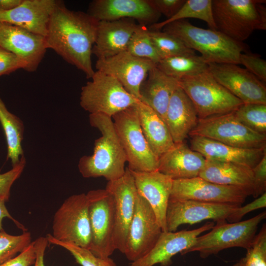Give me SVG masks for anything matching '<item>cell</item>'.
<instances>
[{"label": "cell", "mask_w": 266, "mask_h": 266, "mask_svg": "<svg viewBox=\"0 0 266 266\" xmlns=\"http://www.w3.org/2000/svg\"><path fill=\"white\" fill-rule=\"evenodd\" d=\"M98 22L87 13L67 8L60 0L50 19L46 47L91 78L95 73L91 55Z\"/></svg>", "instance_id": "1"}, {"label": "cell", "mask_w": 266, "mask_h": 266, "mask_svg": "<svg viewBox=\"0 0 266 266\" xmlns=\"http://www.w3.org/2000/svg\"><path fill=\"white\" fill-rule=\"evenodd\" d=\"M89 122L101 136L95 141L93 154L80 159L78 167L80 174L84 178L103 177L108 181L120 178L125 172L127 158L112 118L91 114Z\"/></svg>", "instance_id": "2"}, {"label": "cell", "mask_w": 266, "mask_h": 266, "mask_svg": "<svg viewBox=\"0 0 266 266\" xmlns=\"http://www.w3.org/2000/svg\"><path fill=\"white\" fill-rule=\"evenodd\" d=\"M163 31L173 34L189 48L199 51L207 63L239 64L240 55L247 46L236 41L217 30L196 27L186 20L165 25Z\"/></svg>", "instance_id": "3"}, {"label": "cell", "mask_w": 266, "mask_h": 266, "mask_svg": "<svg viewBox=\"0 0 266 266\" xmlns=\"http://www.w3.org/2000/svg\"><path fill=\"white\" fill-rule=\"evenodd\" d=\"M265 0H212L216 30L243 42L256 30H266Z\"/></svg>", "instance_id": "4"}, {"label": "cell", "mask_w": 266, "mask_h": 266, "mask_svg": "<svg viewBox=\"0 0 266 266\" xmlns=\"http://www.w3.org/2000/svg\"><path fill=\"white\" fill-rule=\"evenodd\" d=\"M266 217L265 211L243 221L216 223L209 233L197 237L192 244L181 254L198 251L201 258H206L232 247L247 250L254 240L259 224Z\"/></svg>", "instance_id": "5"}, {"label": "cell", "mask_w": 266, "mask_h": 266, "mask_svg": "<svg viewBox=\"0 0 266 266\" xmlns=\"http://www.w3.org/2000/svg\"><path fill=\"white\" fill-rule=\"evenodd\" d=\"M178 83L193 102L200 119L234 111L243 104L208 71L179 79Z\"/></svg>", "instance_id": "6"}, {"label": "cell", "mask_w": 266, "mask_h": 266, "mask_svg": "<svg viewBox=\"0 0 266 266\" xmlns=\"http://www.w3.org/2000/svg\"><path fill=\"white\" fill-rule=\"evenodd\" d=\"M81 88L80 106L91 114L111 118L135 105L138 100L129 93L114 77L97 70Z\"/></svg>", "instance_id": "7"}, {"label": "cell", "mask_w": 266, "mask_h": 266, "mask_svg": "<svg viewBox=\"0 0 266 266\" xmlns=\"http://www.w3.org/2000/svg\"><path fill=\"white\" fill-rule=\"evenodd\" d=\"M112 118L126 154L128 167L141 172L158 170L159 158L144 136L135 105L117 113Z\"/></svg>", "instance_id": "8"}, {"label": "cell", "mask_w": 266, "mask_h": 266, "mask_svg": "<svg viewBox=\"0 0 266 266\" xmlns=\"http://www.w3.org/2000/svg\"><path fill=\"white\" fill-rule=\"evenodd\" d=\"M189 136H198L239 148H266V135L259 133L240 122L234 111L199 118Z\"/></svg>", "instance_id": "9"}, {"label": "cell", "mask_w": 266, "mask_h": 266, "mask_svg": "<svg viewBox=\"0 0 266 266\" xmlns=\"http://www.w3.org/2000/svg\"><path fill=\"white\" fill-rule=\"evenodd\" d=\"M86 196L91 230L89 250L95 256L106 259L116 250L113 241L114 199L105 189L91 190Z\"/></svg>", "instance_id": "10"}, {"label": "cell", "mask_w": 266, "mask_h": 266, "mask_svg": "<svg viewBox=\"0 0 266 266\" xmlns=\"http://www.w3.org/2000/svg\"><path fill=\"white\" fill-rule=\"evenodd\" d=\"M52 230L54 239L89 249L91 230L86 194L73 195L64 200L54 215Z\"/></svg>", "instance_id": "11"}, {"label": "cell", "mask_w": 266, "mask_h": 266, "mask_svg": "<svg viewBox=\"0 0 266 266\" xmlns=\"http://www.w3.org/2000/svg\"><path fill=\"white\" fill-rule=\"evenodd\" d=\"M162 232L151 206L138 194L124 252L127 259L133 262L147 254Z\"/></svg>", "instance_id": "12"}, {"label": "cell", "mask_w": 266, "mask_h": 266, "mask_svg": "<svg viewBox=\"0 0 266 266\" xmlns=\"http://www.w3.org/2000/svg\"><path fill=\"white\" fill-rule=\"evenodd\" d=\"M250 193L242 188L214 183L200 177L173 180L169 200H193L241 205Z\"/></svg>", "instance_id": "13"}, {"label": "cell", "mask_w": 266, "mask_h": 266, "mask_svg": "<svg viewBox=\"0 0 266 266\" xmlns=\"http://www.w3.org/2000/svg\"><path fill=\"white\" fill-rule=\"evenodd\" d=\"M208 72L244 104H266V84L246 69L230 63H208Z\"/></svg>", "instance_id": "14"}, {"label": "cell", "mask_w": 266, "mask_h": 266, "mask_svg": "<svg viewBox=\"0 0 266 266\" xmlns=\"http://www.w3.org/2000/svg\"><path fill=\"white\" fill-rule=\"evenodd\" d=\"M105 189L114 199V246L116 250L124 254L138 195L134 178L130 169L126 167L124 174L120 178L108 181Z\"/></svg>", "instance_id": "15"}, {"label": "cell", "mask_w": 266, "mask_h": 266, "mask_svg": "<svg viewBox=\"0 0 266 266\" xmlns=\"http://www.w3.org/2000/svg\"><path fill=\"white\" fill-rule=\"evenodd\" d=\"M241 205L205 202L193 200H169L166 214L167 232H174L183 224L193 225L205 220L226 221Z\"/></svg>", "instance_id": "16"}, {"label": "cell", "mask_w": 266, "mask_h": 266, "mask_svg": "<svg viewBox=\"0 0 266 266\" xmlns=\"http://www.w3.org/2000/svg\"><path fill=\"white\" fill-rule=\"evenodd\" d=\"M156 66L153 62L135 57L126 51L111 57L98 59L96 63L97 70L115 78L129 93L138 100L142 84L149 71Z\"/></svg>", "instance_id": "17"}, {"label": "cell", "mask_w": 266, "mask_h": 266, "mask_svg": "<svg viewBox=\"0 0 266 266\" xmlns=\"http://www.w3.org/2000/svg\"><path fill=\"white\" fill-rule=\"evenodd\" d=\"M87 13L98 21L132 18L145 27L157 23L161 15L150 0H94Z\"/></svg>", "instance_id": "18"}, {"label": "cell", "mask_w": 266, "mask_h": 266, "mask_svg": "<svg viewBox=\"0 0 266 266\" xmlns=\"http://www.w3.org/2000/svg\"><path fill=\"white\" fill-rule=\"evenodd\" d=\"M0 47L21 59L26 64V70L30 72L37 69L47 49L44 36L1 22Z\"/></svg>", "instance_id": "19"}, {"label": "cell", "mask_w": 266, "mask_h": 266, "mask_svg": "<svg viewBox=\"0 0 266 266\" xmlns=\"http://www.w3.org/2000/svg\"><path fill=\"white\" fill-rule=\"evenodd\" d=\"M214 225V222H207L200 228L192 230L162 232L151 250L142 258L131 262L129 266H153L157 264L169 266L172 263L173 256L187 249L197 237L211 230Z\"/></svg>", "instance_id": "20"}, {"label": "cell", "mask_w": 266, "mask_h": 266, "mask_svg": "<svg viewBox=\"0 0 266 266\" xmlns=\"http://www.w3.org/2000/svg\"><path fill=\"white\" fill-rule=\"evenodd\" d=\"M130 170L138 194L151 206L162 232H167L166 214L173 180L158 170L141 172Z\"/></svg>", "instance_id": "21"}, {"label": "cell", "mask_w": 266, "mask_h": 266, "mask_svg": "<svg viewBox=\"0 0 266 266\" xmlns=\"http://www.w3.org/2000/svg\"><path fill=\"white\" fill-rule=\"evenodd\" d=\"M60 0H23L16 8L0 12V22L45 37L51 16Z\"/></svg>", "instance_id": "22"}, {"label": "cell", "mask_w": 266, "mask_h": 266, "mask_svg": "<svg viewBox=\"0 0 266 266\" xmlns=\"http://www.w3.org/2000/svg\"><path fill=\"white\" fill-rule=\"evenodd\" d=\"M139 26L132 18L99 21L92 54L98 59H102L126 51L132 36Z\"/></svg>", "instance_id": "23"}, {"label": "cell", "mask_w": 266, "mask_h": 266, "mask_svg": "<svg viewBox=\"0 0 266 266\" xmlns=\"http://www.w3.org/2000/svg\"><path fill=\"white\" fill-rule=\"evenodd\" d=\"M190 137V148L206 160L232 163L253 168L266 154V148H243L201 136Z\"/></svg>", "instance_id": "24"}, {"label": "cell", "mask_w": 266, "mask_h": 266, "mask_svg": "<svg viewBox=\"0 0 266 266\" xmlns=\"http://www.w3.org/2000/svg\"><path fill=\"white\" fill-rule=\"evenodd\" d=\"M206 162L200 153L184 142L174 146L159 158L158 170L172 180L198 177Z\"/></svg>", "instance_id": "25"}, {"label": "cell", "mask_w": 266, "mask_h": 266, "mask_svg": "<svg viewBox=\"0 0 266 266\" xmlns=\"http://www.w3.org/2000/svg\"><path fill=\"white\" fill-rule=\"evenodd\" d=\"M198 119L193 102L178 86L171 97L165 117V122L175 144L184 142L197 125Z\"/></svg>", "instance_id": "26"}, {"label": "cell", "mask_w": 266, "mask_h": 266, "mask_svg": "<svg viewBox=\"0 0 266 266\" xmlns=\"http://www.w3.org/2000/svg\"><path fill=\"white\" fill-rule=\"evenodd\" d=\"M178 82L156 66L149 71L141 85L139 100L152 108L165 121L168 103L179 86Z\"/></svg>", "instance_id": "27"}, {"label": "cell", "mask_w": 266, "mask_h": 266, "mask_svg": "<svg viewBox=\"0 0 266 266\" xmlns=\"http://www.w3.org/2000/svg\"><path fill=\"white\" fill-rule=\"evenodd\" d=\"M199 177L214 183L242 188L248 191L250 195L254 194L253 170L246 166L206 159Z\"/></svg>", "instance_id": "28"}, {"label": "cell", "mask_w": 266, "mask_h": 266, "mask_svg": "<svg viewBox=\"0 0 266 266\" xmlns=\"http://www.w3.org/2000/svg\"><path fill=\"white\" fill-rule=\"evenodd\" d=\"M135 108L144 136L151 150L159 158L175 144L168 128L157 112L139 100Z\"/></svg>", "instance_id": "29"}, {"label": "cell", "mask_w": 266, "mask_h": 266, "mask_svg": "<svg viewBox=\"0 0 266 266\" xmlns=\"http://www.w3.org/2000/svg\"><path fill=\"white\" fill-rule=\"evenodd\" d=\"M156 66L166 75L179 80L207 71L208 64L200 56L192 54L163 59Z\"/></svg>", "instance_id": "30"}, {"label": "cell", "mask_w": 266, "mask_h": 266, "mask_svg": "<svg viewBox=\"0 0 266 266\" xmlns=\"http://www.w3.org/2000/svg\"><path fill=\"white\" fill-rule=\"evenodd\" d=\"M0 122L3 129L7 145V158L12 166L18 164L24 155L22 147L24 125L22 121L10 112L0 98Z\"/></svg>", "instance_id": "31"}, {"label": "cell", "mask_w": 266, "mask_h": 266, "mask_svg": "<svg viewBox=\"0 0 266 266\" xmlns=\"http://www.w3.org/2000/svg\"><path fill=\"white\" fill-rule=\"evenodd\" d=\"M186 18L201 20L207 23L210 29L216 30L212 13V0H186L174 15L150 26L149 29L160 30L170 23Z\"/></svg>", "instance_id": "32"}, {"label": "cell", "mask_w": 266, "mask_h": 266, "mask_svg": "<svg viewBox=\"0 0 266 266\" xmlns=\"http://www.w3.org/2000/svg\"><path fill=\"white\" fill-rule=\"evenodd\" d=\"M148 34L161 60L178 55L196 54L175 35L160 30L148 29Z\"/></svg>", "instance_id": "33"}, {"label": "cell", "mask_w": 266, "mask_h": 266, "mask_svg": "<svg viewBox=\"0 0 266 266\" xmlns=\"http://www.w3.org/2000/svg\"><path fill=\"white\" fill-rule=\"evenodd\" d=\"M234 113L242 124L259 133L266 134V104H243Z\"/></svg>", "instance_id": "34"}, {"label": "cell", "mask_w": 266, "mask_h": 266, "mask_svg": "<svg viewBox=\"0 0 266 266\" xmlns=\"http://www.w3.org/2000/svg\"><path fill=\"white\" fill-rule=\"evenodd\" d=\"M146 27L139 25L132 36L126 51L131 55L150 60L156 65L161 60L157 54Z\"/></svg>", "instance_id": "35"}, {"label": "cell", "mask_w": 266, "mask_h": 266, "mask_svg": "<svg viewBox=\"0 0 266 266\" xmlns=\"http://www.w3.org/2000/svg\"><path fill=\"white\" fill-rule=\"evenodd\" d=\"M49 243L59 246L67 250L81 266H117L110 257L103 259L94 255L88 249L73 243L59 241L54 239L50 233L46 236Z\"/></svg>", "instance_id": "36"}, {"label": "cell", "mask_w": 266, "mask_h": 266, "mask_svg": "<svg viewBox=\"0 0 266 266\" xmlns=\"http://www.w3.org/2000/svg\"><path fill=\"white\" fill-rule=\"evenodd\" d=\"M31 234L27 231L18 235H10L4 230L0 231V265L23 252L31 243Z\"/></svg>", "instance_id": "37"}, {"label": "cell", "mask_w": 266, "mask_h": 266, "mask_svg": "<svg viewBox=\"0 0 266 266\" xmlns=\"http://www.w3.org/2000/svg\"><path fill=\"white\" fill-rule=\"evenodd\" d=\"M245 257L233 266H266V225L256 235Z\"/></svg>", "instance_id": "38"}, {"label": "cell", "mask_w": 266, "mask_h": 266, "mask_svg": "<svg viewBox=\"0 0 266 266\" xmlns=\"http://www.w3.org/2000/svg\"><path fill=\"white\" fill-rule=\"evenodd\" d=\"M239 64L243 65L248 71L264 84L266 82V61L261 56L248 52L240 55Z\"/></svg>", "instance_id": "39"}, {"label": "cell", "mask_w": 266, "mask_h": 266, "mask_svg": "<svg viewBox=\"0 0 266 266\" xmlns=\"http://www.w3.org/2000/svg\"><path fill=\"white\" fill-rule=\"evenodd\" d=\"M24 156L21 157L19 162L12 169L0 173V199L7 201L10 195V189L14 182L20 176L26 166Z\"/></svg>", "instance_id": "40"}, {"label": "cell", "mask_w": 266, "mask_h": 266, "mask_svg": "<svg viewBox=\"0 0 266 266\" xmlns=\"http://www.w3.org/2000/svg\"><path fill=\"white\" fill-rule=\"evenodd\" d=\"M20 68L26 70L25 63L15 54L0 47V76Z\"/></svg>", "instance_id": "41"}, {"label": "cell", "mask_w": 266, "mask_h": 266, "mask_svg": "<svg viewBox=\"0 0 266 266\" xmlns=\"http://www.w3.org/2000/svg\"><path fill=\"white\" fill-rule=\"evenodd\" d=\"M252 170L254 179V191L253 196L257 198L266 193V154Z\"/></svg>", "instance_id": "42"}, {"label": "cell", "mask_w": 266, "mask_h": 266, "mask_svg": "<svg viewBox=\"0 0 266 266\" xmlns=\"http://www.w3.org/2000/svg\"><path fill=\"white\" fill-rule=\"evenodd\" d=\"M266 207V193L257 198L251 202L243 206H240L227 219L230 223L240 221L246 214L256 209Z\"/></svg>", "instance_id": "43"}, {"label": "cell", "mask_w": 266, "mask_h": 266, "mask_svg": "<svg viewBox=\"0 0 266 266\" xmlns=\"http://www.w3.org/2000/svg\"><path fill=\"white\" fill-rule=\"evenodd\" d=\"M150 2L161 14L170 18L183 6L186 0H150Z\"/></svg>", "instance_id": "44"}, {"label": "cell", "mask_w": 266, "mask_h": 266, "mask_svg": "<svg viewBox=\"0 0 266 266\" xmlns=\"http://www.w3.org/2000/svg\"><path fill=\"white\" fill-rule=\"evenodd\" d=\"M36 255L34 241L23 252L0 266H31L34 265Z\"/></svg>", "instance_id": "45"}, {"label": "cell", "mask_w": 266, "mask_h": 266, "mask_svg": "<svg viewBox=\"0 0 266 266\" xmlns=\"http://www.w3.org/2000/svg\"><path fill=\"white\" fill-rule=\"evenodd\" d=\"M34 243L36 255L34 266H45L44 258L48 239L46 236H40L34 240Z\"/></svg>", "instance_id": "46"}, {"label": "cell", "mask_w": 266, "mask_h": 266, "mask_svg": "<svg viewBox=\"0 0 266 266\" xmlns=\"http://www.w3.org/2000/svg\"><path fill=\"white\" fill-rule=\"evenodd\" d=\"M5 202L4 200L0 199V231L3 230L2 222L3 219L5 217L11 219L18 227L21 229L23 232L27 231L26 228L18 221L14 219L10 214L5 206Z\"/></svg>", "instance_id": "47"}, {"label": "cell", "mask_w": 266, "mask_h": 266, "mask_svg": "<svg viewBox=\"0 0 266 266\" xmlns=\"http://www.w3.org/2000/svg\"><path fill=\"white\" fill-rule=\"evenodd\" d=\"M23 0H0V12L11 10L18 6Z\"/></svg>", "instance_id": "48"}]
</instances>
